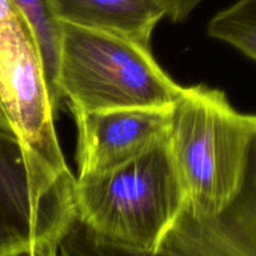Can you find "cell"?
<instances>
[{"mask_svg":"<svg viewBox=\"0 0 256 256\" xmlns=\"http://www.w3.org/2000/svg\"><path fill=\"white\" fill-rule=\"evenodd\" d=\"M188 205L168 136L140 158L99 175L76 178V216L115 244L158 252Z\"/></svg>","mask_w":256,"mask_h":256,"instance_id":"obj_1","label":"cell"},{"mask_svg":"<svg viewBox=\"0 0 256 256\" xmlns=\"http://www.w3.org/2000/svg\"><path fill=\"white\" fill-rule=\"evenodd\" d=\"M208 34L256 62V0H236L208 24Z\"/></svg>","mask_w":256,"mask_h":256,"instance_id":"obj_10","label":"cell"},{"mask_svg":"<svg viewBox=\"0 0 256 256\" xmlns=\"http://www.w3.org/2000/svg\"><path fill=\"white\" fill-rule=\"evenodd\" d=\"M15 5L32 29L44 62L49 85L50 98L54 109L59 108L60 100L55 92L58 48L60 39V22L55 19L48 0H10Z\"/></svg>","mask_w":256,"mask_h":256,"instance_id":"obj_9","label":"cell"},{"mask_svg":"<svg viewBox=\"0 0 256 256\" xmlns=\"http://www.w3.org/2000/svg\"><path fill=\"white\" fill-rule=\"evenodd\" d=\"M4 256H58L56 242H42Z\"/></svg>","mask_w":256,"mask_h":256,"instance_id":"obj_13","label":"cell"},{"mask_svg":"<svg viewBox=\"0 0 256 256\" xmlns=\"http://www.w3.org/2000/svg\"><path fill=\"white\" fill-rule=\"evenodd\" d=\"M58 256H174L162 250L146 252L115 244L95 234L79 218H72L56 242Z\"/></svg>","mask_w":256,"mask_h":256,"instance_id":"obj_11","label":"cell"},{"mask_svg":"<svg viewBox=\"0 0 256 256\" xmlns=\"http://www.w3.org/2000/svg\"><path fill=\"white\" fill-rule=\"evenodd\" d=\"M55 19L98 32H110L150 46L165 12L156 0H48Z\"/></svg>","mask_w":256,"mask_h":256,"instance_id":"obj_8","label":"cell"},{"mask_svg":"<svg viewBox=\"0 0 256 256\" xmlns=\"http://www.w3.org/2000/svg\"><path fill=\"white\" fill-rule=\"evenodd\" d=\"M162 6L165 16L172 22H182L190 16L192 12L204 0H156Z\"/></svg>","mask_w":256,"mask_h":256,"instance_id":"obj_12","label":"cell"},{"mask_svg":"<svg viewBox=\"0 0 256 256\" xmlns=\"http://www.w3.org/2000/svg\"><path fill=\"white\" fill-rule=\"evenodd\" d=\"M72 112L78 128V178H82L112 172L152 150L168 136L172 108Z\"/></svg>","mask_w":256,"mask_h":256,"instance_id":"obj_7","label":"cell"},{"mask_svg":"<svg viewBox=\"0 0 256 256\" xmlns=\"http://www.w3.org/2000/svg\"><path fill=\"white\" fill-rule=\"evenodd\" d=\"M75 182L32 149L0 104V256L56 242L76 214Z\"/></svg>","mask_w":256,"mask_h":256,"instance_id":"obj_4","label":"cell"},{"mask_svg":"<svg viewBox=\"0 0 256 256\" xmlns=\"http://www.w3.org/2000/svg\"><path fill=\"white\" fill-rule=\"evenodd\" d=\"M254 126L255 115L238 112L222 90L182 89L172 106L168 142L186 190L185 212L210 218L230 202Z\"/></svg>","mask_w":256,"mask_h":256,"instance_id":"obj_3","label":"cell"},{"mask_svg":"<svg viewBox=\"0 0 256 256\" xmlns=\"http://www.w3.org/2000/svg\"><path fill=\"white\" fill-rule=\"evenodd\" d=\"M184 86L158 64L150 46L60 22L55 92L70 109L112 112L172 108Z\"/></svg>","mask_w":256,"mask_h":256,"instance_id":"obj_2","label":"cell"},{"mask_svg":"<svg viewBox=\"0 0 256 256\" xmlns=\"http://www.w3.org/2000/svg\"><path fill=\"white\" fill-rule=\"evenodd\" d=\"M0 104L40 158L59 172H70L55 130L39 45L10 0H0Z\"/></svg>","mask_w":256,"mask_h":256,"instance_id":"obj_5","label":"cell"},{"mask_svg":"<svg viewBox=\"0 0 256 256\" xmlns=\"http://www.w3.org/2000/svg\"><path fill=\"white\" fill-rule=\"evenodd\" d=\"M159 250L174 256H256V115L239 185L210 218L184 210Z\"/></svg>","mask_w":256,"mask_h":256,"instance_id":"obj_6","label":"cell"}]
</instances>
